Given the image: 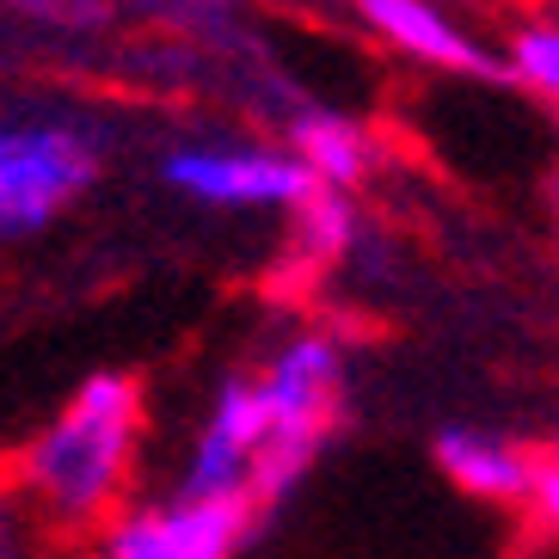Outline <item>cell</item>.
Returning a JSON list of instances; mask_svg holds the SVG:
<instances>
[{
  "label": "cell",
  "mask_w": 559,
  "mask_h": 559,
  "mask_svg": "<svg viewBox=\"0 0 559 559\" xmlns=\"http://www.w3.org/2000/svg\"><path fill=\"white\" fill-rule=\"evenodd\" d=\"M148 437V394L130 369L93 376L13 449V486L50 535H99L123 510V492Z\"/></svg>",
  "instance_id": "obj_1"
},
{
  "label": "cell",
  "mask_w": 559,
  "mask_h": 559,
  "mask_svg": "<svg viewBox=\"0 0 559 559\" xmlns=\"http://www.w3.org/2000/svg\"><path fill=\"white\" fill-rule=\"evenodd\" d=\"M99 185V142L74 117H19L0 135V247L37 240Z\"/></svg>",
  "instance_id": "obj_2"
},
{
  "label": "cell",
  "mask_w": 559,
  "mask_h": 559,
  "mask_svg": "<svg viewBox=\"0 0 559 559\" xmlns=\"http://www.w3.org/2000/svg\"><path fill=\"white\" fill-rule=\"evenodd\" d=\"M160 185L185 203L228 215H289L320 191L289 142H210V135L173 142L160 154Z\"/></svg>",
  "instance_id": "obj_3"
},
{
  "label": "cell",
  "mask_w": 559,
  "mask_h": 559,
  "mask_svg": "<svg viewBox=\"0 0 559 559\" xmlns=\"http://www.w3.org/2000/svg\"><path fill=\"white\" fill-rule=\"evenodd\" d=\"M259 523L264 510L247 492H166L117 510L93 535V559H240Z\"/></svg>",
  "instance_id": "obj_4"
},
{
  "label": "cell",
  "mask_w": 559,
  "mask_h": 559,
  "mask_svg": "<svg viewBox=\"0 0 559 559\" xmlns=\"http://www.w3.org/2000/svg\"><path fill=\"white\" fill-rule=\"evenodd\" d=\"M264 400H271V437L326 449L345 412V345L326 326H301L264 350L259 362Z\"/></svg>",
  "instance_id": "obj_5"
},
{
  "label": "cell",
  "mask_w": 559,
  "mask_h": 559,
  "mask_svg": "<svg viewBox=\"0 0 559 559\" xmlns=\"http://www.w3.org/2000/svg\"><path fill=\"white\" fill-rule=\"evenodd\" d=\"M271 400H264L259 369H240V376L215 381L210 406H203L198 430H191V449L179 461V486L173 492H247L252 467H259L264 443H271Z\"/></svg>",
  "instance_id": "obj_6"
},
{
  "label": "cell",
  "mask_w": 559,
  "mask_h": 559,
  "mask_svg": "<svg viewBox=\"0 0 559 559\" xmlns=\"http://www.w3.org/2000/svg\"><path fill=\"white\" fill-rule=\"evenodd\" d=\"M357 25L394 56L437 74H474V81H504V50H492L486 37L455 19L443 0H350Z\"/></svg>",
  "instance_id": "obj_7"
},
{
  "label": "cell",
  "mask_w": 559,
  "mask_h": 559,
  "mask_svg": "<svg viewBox=\"0 0 559 559\" xmlns=\"http://www.w3.org/2000/svg\"><path fill=\"white\" fill-rule=\"evenodd\" d=\"M430 455H437L449 486L479 498V504H528L535 498V467H542V455L523 443H510V437H498V430L443 425Z\"/></svg>",
  "instance_id": "obj_8"
},
{
  "label": "cell",
  "mask_w": 559,
  "mask_h": 559,
  "mask_svg": "<svg viewBox=\"0 0 559 559\" xmlns=\"http://www.w3.org/2000/svg\"><path fill=\"white\" fill-rule=\"evenodd\" d=\"M283 142L320 179V191H357L376 173V135L332 105H296L283 123Z\"/></svg>",
  "instance_id": "obj_9"
},
{
  "label": "cell",
  "mask_w": 559,
  "mask_h": 559,
  "mask_svg": "<svg viewBox=\"0 0 559 559\" xmlns=\"http://www.w3.org/2000/svg\"><path fill=\"white\" fill-rule=\"evenodd\" d=\"M357 203L350 191H313L301 210H289V240L277 252V283L308 289L313 277H326L338 259H350L357 247Z\"/></svg>",
  "instance_id": "obj_10"
},
{
  "label": "cell",
  "mask_w": 559,
  "mask_h": 559,
  "mask_svg": "<svg viewBox=\"0 0 559 559\" xmlns=\"http://www.w3.org/2000/svg\"><path fill=\"white\" fill-rule=\"evenodd\" d=\"M504 81L559 111V19H523L504 37Z\"/></svg>",
  "instance_id": "obj_11"
},
{
  "label": "cell",
  "mask_w": 559,
  "mask_h": 559,
  "mask_svg": "<svg viewBox=\"0 0 559 559\" xmlns=\"http://www.w3.org/2000/svg\"><path fill=\"white\" fill-rule=\"evenodd\" d=\"M0 13L50 25V32H99V25H111L117 0H0Z\"/></svg>",
  "instance_id": "obj_12"
},
{
  "label": "cell",
  "mask_w": 559,
  "mask_h": 559,
  "mask_svg": "<svg viewBox=\"0 0 559 559\" xmlns=\"http://www.w3.org/2000/svg\"><path fill=\"white\" fill-rule=\"evenodd\" d=\"M0 559H44V523L13 486V467H0Z\"/></svg>",
  "instance_id": "obj_13"
},
{
  "label": "cell",
  "mask_w": 559,
  "mask_h": 559,
  "mask_svg": "<svg viewBox=\"0 0 559 559\" xmlns=\"http://www.w3.org/2000/svg\"><path fill=\"white\" fill-rule=\"evenodd\" d=\"M130 7H142L154 19H173V25H215L228 13V0H130Z\"/></svg>",
  "instance_id": "obj_14"
},
{
  "label": "cell",
  "mask_w": 559,
  "mask_h": 559,
  "mask_svg": "<svg viewBox=\"0 0 559 559\" xmlns=\"http://www.w3.org/2000/svg\"><path fill=\"white\" fill-rule=\"evenodd\" d=\"M528 510H535V516L559 535V443L547 449L542 467H535V498H528Z\"/></svg>",
  "instance_id": "obj_15"
},
{
  "label": "cell",
  "mask_w": 559,
  "mask_h": 559,
  "mask_svg": "<svg viewBox=\"0 0 559 559\" xmlns=\"http://www.w3.org/2000/svg\"><path fill=\"white\" fill-rule=\"evenodd\" d=\"M0 135H7V117H0Z\"/></svg>",
  "instance_id": "obj_16"
}]
</instances>
